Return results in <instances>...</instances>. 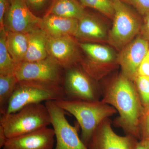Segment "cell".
<instances>
[{
	"instance_id": "cell-17",
	"label": "cell",
	"mask_w": 149,
	"mask_h": 149,
	"mask_svg": "<svg viewBox=\"0 0 149 149\" xmlns=\"http://www.w3.org/2000/svg\"><path fill=\"white\" fill-rule=\"evenodd\" d=\"M47 39V35L40 28L28 33V48L23 62L39 61L47 58L49 56Z\"/></svg>"
},
{
	"instance_id": "cell-2",
	"label": "cell",
	"mask_w": 149,
	"mask_h": 149,
	"mask_svg": "<svg viewBox=\"0 0 149 149\" xmlns=\"http://www.w3.org/2000/svg\"><path fill=\"white\" fill-rule=\"evenodd\" d=\"M77 120L81 129V137L88 147L93 133L104 120L117 113L114 107L102 101L65 99L54 101Z\"/></svg>"
},
{
	"instance_id": "cell-6",
	"label": "cell",
	"mask_w": 149,
	"mask_h": 149,
	"mask_svg": "<svg viewBox=\"0 0 149 149\" xmlns=\"http://www.w3.org/2000/svg\"><path fill=\"white\" fill-rule=\"evenodd\" d=\"M63 69L49 56L42 60L17 63L15 75L19 81H33L62 86L64 75Z\"/></svg>"
},
{
	"instance_id": "cell-13",
	"label": "cell",
	"mask_w": 149,
	"mask_h": 149,
	"mask_svg": "<svg viewBox=\"0 0 149 149\" xmlns=\"http://www.w3.org/2000/svg\"><path fill=\"white\" fill-rule=\"evenodd\" d=\"M47 50L49 56L64 69L75 65L79 61L77 44L71 36L57 38L48 36Z\"/></svg>"
},
{
	"instance_id": "cell-3",
	"label": "cell",
	"mask_w": 149,
	"mask_h": 149,
	"mask_svg": "<svg viewBox=\"0 0 149 149\" xmlns=\"http://www.w3.org/2000/svg\"><path fill=\"white\" fill-rule=\"evenodd\" d=\"M51 118L45 105L31 104L18 111L1 115L0 125L8 139L14 138L47 127Z\"/></svg>"
},
{
	"instance_id": "cell-16",
	"label": "cell",
	"mask_w": 149,
	"mask_h": 149,
	"mask_svg": "<svg viewBox=\"0 0 149 149\" xmlns=\"http://www.w3.org/2000/svg\"><path fill=\"white\" fill-rule=\"evenodd\" d=\"M108 37L106 27L95 17L87 13L79 19L74 37L85 41L103 42H107Z\"/></svg>"
},
{
	"instance_id": "cell-23",
	"label": "cell",
	"mask_w": 149,
	"mask_h": 149,
	"mask_svg": "<svg viewBox=\"0 0 149 149\" xmlns=\"http://www.w3.org/2000/svg\"><path fill=\"white\" fill-rule=\"evenodd\" d=\"M133 83L146 112L149 109V77L138 76Z\"/></svg>"
},
{
	"instance_id": "cell-25",
	"label": "cell",
	"mask_w": 149,
	"mask_h": 149,
	"mask_svg": "<svg viewBox=\"0 0 149 149\" xmlns=\"http://www.w3.org/2000/svg\"><path fill=\"white\" fill-rule=\"evenodd\" d=\"M10 0H0V31H6L4 20L8 9Z\"/></svg>"
},
{
	"instance_id": "cell-27",
	"label": "cell",
	"mask_w": 149,
	"mask_h": 149,
	"mask_svg": "<svg viewBox=\"0 0 149 149\" xmlns=\"http://www.w3.org/2000/svg\"><path fill=\"white\" fill-rule=\"evenodd\" d=\"M138 76L149 77V49L146 55L139 66L138 71Z\"/></svg>"
},
{
	"instance_id": "cell-10",
	"label": "cell",
	"mask_w": 149,
	"mask_h": 149,
	"mask_svg": "<svg viewBox=\"0 0 149 149\" xmlns=\"http://www.w3.org/2000/svg\"><path fill=\"white\" fill-rule=\"evenodd\" d=\"M41 21L29 9L25 0H10L5 17L6 31L28 34L40 29Z\"/></svg>"
},
{
	"instance_id": "cell-24",
	"label": "cell",
	"mask_w": 149,
	"mask_h": 149,
	"mask_svg": "<svg viewBox=\"0 0 149 149\" xmlns=\"http://www.w3.org/2000/svg\"><path fill=\"white\" fill-rule=\"evenodd\" d=\"M134 8L142 16L149 13V0H121Z\"/></svg>"
},
{
	"instance_id": "cell-20",
	"label": "cell",
	"mask_w": 149,
	"mask_h": 149,
	"mask_svg": "<svg viewBox=\"0 0 149 149\" xmlns=\"http://www.w3.org/2000/svg\"><path fill=\"white\" fill-rule=\"evenodd\" d=\"M19 81L15 74L0 75V112L6 113L9 102Z\"/></svg>"
},
{
	"instance_id": "cell-28",
	"label": "cell",
	"mask_w": 149,
	"mask_h": 149,
	"mask_svg": "<svg viewBox=\"0 0 149 149\" xmlns=\"http://www.w3.org/2000/svg\"><path fill=\"white\" fill-rule=\"evenodd\" d=\"M139 35L149 42V13L144 17Z\"/></svg>"
},
{
	"instance_id": "cell-33",
	"label": "cell",
	"mask_w": 149,
	"mask_h": 149,
	"mask_svg": "<svg viewBox=\"0 0 149 149\" xmlns=\"http://www.w3.org/2000/svg\"></svg>"
},
{
	"instance_id": "cell-14",
	"label": "cell",
	"mask_w": 149,
	"mask_h": 149,
	"mask_svg": "<svg viewBox=\"0 0 149 149\" xmlns=\"http://www.w3.org/2000/svg\"><path fill=\"white\" fill-rule=\"evenodd\" d=\"M55 132L47 127L8 139L3 149H53Z\"/></svg>"
},
{
	"instance_id": "cell-18",
	"label": "cell",
	"mask_w": 149,
	"mask_h": 149,
	"mask_svg": "<svg viewBox=\"0 0 149 149\" xmlns=\"http://www.w3.org/2000/svg\"><path fill=\"white\" fill-rule=\"evenodd\" d=\"M86 13L83 6L77 0H54L46 14L79 20Z\"/></svg>"
},
{
	"instance_id": "cell-9",
	"label": "cell",
	"mask_w": 149,
	"mask_h": 149,
	"mask_svg": "<svg viewBox=\"0 0 149 149\" xmlns=\"http://www.w3.org/2000/svg\"><path fill=\"white\" fill-rule=\"evenodd\" d=\"M79 46L88 56V60L81 63L82 68L96 81L111 71L117 63L114 53L109 47L91 43H81Z\"/></svg>"
},
{
	"instance_id": "cell-5",
	"label": "cell",
	"mask_w": 149,
	"mask_h": 149,
	"mask_svg": "<svg viewBox=\"0 0 149 149\" xmlns=\"http://www.w3.org/2000/svg\"><path fill=\"white\" fill-rule=\"evenodd\" d=\"M113 4V23L108 32L107 42L120 51L140 34L142 22L138 15L121 0H115Z\"/></svg>"
},
{
	"instance_id": "cell-4",
	"label": "cell",
	"mask_w": 149,
	"mask_h": 149,
	"mask_svg": "<svg viewBox=\"0 0 149 149\" xmlns=\"http://www.w3.org/2000/svg\"><path fill=\"white\" fill-rule=\"evenodd\" d=\"M65 99L66 95L61 85L33 81H19L4 114L16 112L31 104L49 101H58Z\"/></svg>"
},
{
	"instance_id": "cell-12",
	"label": "cell",
	"mask_w": 149,
	"mask_h": 149,
	"mask_svg": "<svg viewBox=\"0 0 149 149\" xmlns=\"http://www.w3.org/2000/svg\"><path fill=\"white\" fill-rule=\"evenodd\" d=\"M110 118L104 120L95 130L89 142V149H133L139 140L129 135L122 136L116 133Z\"/></svg>"
},
{
	"instance_id": "cell-31",
	"label": "cell",
	"mask_w": 149,
	"mask_h": 149,
	"mask_svg": "<svg viewBox=\"0 0 149 149\" xmlns=\"http://www.w3.org/2000/svg\"><path fill=\"white\" fill-rule=\"evenodd\" d=\"M8 139L6 136L3 128L0 125V148H3L5 145Z\"/></svg>"
},
{
	"instance_id": "cell-11",
	"label": "cell",
	"mask_w": 149,
	"mask_h": 149,
	"mask_svg": "<svg viewBox=\"0 0 149 149\" xmlns=\"http://www.w3.org/2000/svg\"><path fill=\"white\" fill-rule=\"evenodd\" d=\"M149 49V42L139 35L120 51L117 57L121 73L134 82L138 69Z\"/></svg>"
},
{
	"instance_id": "cell-1",
	"label": "cell",
	"mask_w": 149,
	"mask_h": 149,
	"mask_svg": "<svg viewBox=\"0 0 149 149\" xmlns=\"http://www.w3.org/2000/svg\"><path fill=\"white\" fill-rule=\"evenodd\" d=\"M102 101L111 106L119 116L114 119L115 126L126 133L141 140V128L145 110L133 81L121 73L102 89Z\"/></svg>"
},
{
	"instance_id": "cell-32",
	"label": "cell",
	"mask_w": 149,
	"mask_h": 149,
	"mask_svg": "<svg viewBox=\"0 0 149 149\" xmlns=\"http://www.w3.org/2000/svg\"><path fill=\"white\" fill-rule=\"evenodd\" d=\"M110 1H111L113 3V2L114 1H115V0H110Z\"/></svg>"
},
{
	"instance_id": "cell-29",
	"label": "cell",
	"mask_w": 149,
	"mask_h": 149,
	"mask_svg": "<svg viewBox=\"0 0 149 149\" xmlns=\"http://www.w3.org/2000/svg\"><path fill=\"white\" fill-rule=\"evenodd\" d=\"M27 5L35 10L40 9L45 5L47 0H25Z\"/></svg>"
},
{
	"instance_id": "cell-22",
	"label": "cell",
	"mask_w": 149,
	"mask_h": 149,
	"mask_svg": "<svg viewBox=\"0 0 149 149\" xmlns=\"http://www.w3.org/2000/svg\"><path fill=\"white\" fill-rule=\"evenodd\" d=\"M83 6L98 11L107 17L113 19L114 15L113 3L110 0H79Z\"/></svg>"
},
{
	"instance_id": "cell-30",
	"label": "cell",
	"mask_w": 149,
	"mask_h": 149,
	"mask_svg": "<svg viewBox=\"0 0 149 149\" xmlns=\"http://www.w3.org/2000/svg\"><path fill=\"white\" fill-rule=\"evenodd\" d=\"M133 149H149V139H141Z\"/></svg>"
},
{
	"instance_id": "cell-15",
	"label": "cell",
	"mask_w": 149,
	"mask_h": 149,
	"mask_svg": "<svg viewBox=\"0 0 149 149\" xmlns=\"http://www.w3.org/2000/svg\"><path fill=\"white\" fill-rule=\"evenodd\" d=\"M79 20L53 15L46 14L40 23V29L49 37L57 38L75 36Z\"/></svg>"
},
{
	"instance_id": "cell-26",
	"label": "cell",
	"mask_w": 149,
	"mask_h": 149,
	"mask_svg": "<svg viewBox=\"0 0 149 149\" xmlns=\"http://www.w3.org/2000/svg\"><path fill=\"white\" fill-rule=\"evenodd\" d=\"M149 139V109L145 112L141 128V140Z\"/></svg>"
},
{
	"instance_id": "cell-21",
	"label": "cell",
	"mask_w": 149,
	"mask_h": 149,
	"mask_svg": "<svg viewBox=\"0 0 149 149\" xmlns=\"http://www.w3.org/2000/svg\"><path fill=\"white\" fill-rule=\"evenodd\" d=\"M0 32V75L15 74L17 63L7 48L6 31Z\"/></svg>"
},
{
	"instance_id": "cell-19",
	"label": "cell",
	"mask_w": 149,
	"mask_h": 149,
	"mask_svg": "<svg viewBox=\"0 0 149 149\" xmlns=\"http://www.w3.org/2000/svg\"><path fill=\"white\" fill-rule=\"evenodd\" d=\"M8 50L15 63L24 61L28 46V34L6 31Z\"/></svg>"
},
{
	"instance_id": "cell-7",
	"label": "cell",
	"mask_w": 149,
	"mask_h": 149,
	"mask_svg": "<svg viewBox=\"0 0 149 149\" xmlns=\"http://www.w3.org/2000/svg\"><path fill=\"white\" fill-rule=\"evenodd\" d=\"M62 87L68 100H98L101 95L100 89L84 69L75 65L65 69Z\"/></svg>"
},
{
	"instance_id": "cell-8",
	"label": "cell",
	"mask_w": 149,
	"mask_h": 149,
	"mask_svg": "<svg viewBox=\"0 0 149 149\" xmlns=\"http://www.w3.org/2000/svg\"><path fill=\"white\" fill-rule=\"evenodd\" d=\"M53 127L56 144L54 149H89L79 137L76 127L70 124L65 111L55 102H45Z\"/></svg>"
}]
</instances>
